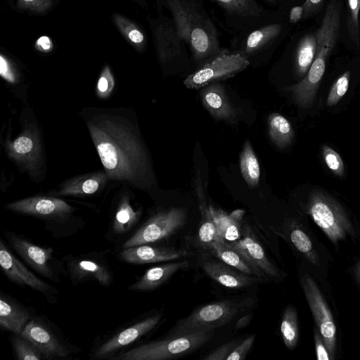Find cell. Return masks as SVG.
<instances>
[{"instance_id": "bcb514c9", "label": "cell", "mask_w": 360, "mask_h": 360, "mask_svg": "<svg viewBox=\"0 0 360 360\" xmlns=\"http://www.w3.org/2000/svg\"><path fill=\"white\" fill-rule=\"evenodd\" d=\"M315 345L317 359L319 360H328L330 359L328 356L329 353L326 350V348L322 342V339L316 331L315 332Z\"/></svg>"}, {"instance_id": "7a4b0ae2", "label": "cell", "mask_w": 360, "mask_h": 360, "mask_svg": "<svg viewBox=\"0 0 360 360\" xmlns=\"http://www.w3.org/2000/svg\"><path fill=\"white\" fill-rule=\"evenodd\" d=\"M175 29L191 51L198 67L226 52L219 46L217 30L211 19L193 0H166Z\"/></svg>"}, {"instance_id": "f1b7e54d", "label": "cell", "mask_w": 360, "mask_h": 360, "mask_svg": "<svg viewBox=\"0 0 360 360\" xmlns=\"http://www.w3.org/2000/svg\"><path fill=\"white\" fill-rule=\"evenodd\" d=\"M114 25L125 40L137 51L142 52L147 43L142 29L134 21L117 13L112 14Z\"/></svg>"}, {"instance_id": "3957f363", "label": "cell", "mask_w": 360, "mask_h": 360, "mask_svg": "<svg viewBox=\"0 0 360 360\" xmlns=\"http://www.w3.org/2000/svg\"><path fill=\"white\" fill-rule=\"evenodd\" d=\"M215 329H205L181 335H169L119 354L115 360H167L188 354L207 343Z\"/></svg>"}, {"instance_id": "603a6c76", "label": "cell", "mask_w": 360, "mask_h": 360, "mask_svg": "<svg viewBox=\"0 0 360 360\" xmlns=\"http://www.w3.org/2000/svg\"><path fill=\"white\" fill-rule=\"evenodd\" d=\"M210 207L217 224L219 238L226 243L238 240L241 237L244 211L237 210L227 214L211 205Z\"/></svg>"}, {"instance_id": "4dcf8cb0", "label": "cell", "mask_w": 360, "mask_h": 360, "mask_svg": "<svg viewBox=\"0 0 360 360\" xmlns=\"http://www.w3.org/2000/svg\"><path fill=\"white\" fill-rule=\"evenodd\" d=\"M240 169L243 179L250 188H255L260 180V166L250 141L247 140L240 155Z\"/></svg>"}, {"instance_id": "e575fe53", "label": "cell", "mask_w": 360, "mask_h": 360, "mask_svg": "<svg viewBox=\"0 0 360 360\" xmlns=\"http://www.w3.org/2000/svg\"><path fill=\"white\" fill-rule=\"evenodd\" d=\"M360 0H347L346 27L350 39L357 46H360Z\"/></svg>"}, {"instance_id": "7c38bea8", "label": "cell", "mask_w": 360, "mask_h": 360, "mask_svg": "<svg viewBox=\"0 0 360 360\" xmlns=\"http://www.w3.org/2000/svg\"><path fill=\"white\" fill-rule=\"evenodd\" d=\"M160 313L147 316L128 326L103 342L95 350L94 356L100 359H110L120 350L140 340L153 330L161 321Z\"/></svg>"}, {"instance_id": "f6af8a7d", "label": "cell", "mask_w": 360, "mask_h": 360, "mask_svg": "<svg viewBox=\"0 0 360 360\" xmlns=\"http://www.w3.org/2000/svg\"><path fill=\"white\" fill-rule=\"evenodd\" d=\"M34 48L39 52L47 53L53 50V44L49 37L41 36L36 41Z\"/></svg>"}, {"instance_id": "30bf717a", "label": "cell", "mask_w": 360, "mask_h": 360, "mask_svg": "<svg viewBox=\"0 0 360 360\" xmlns=\"http://www.w3.org/2000/svg\"><path fill=\"white\" fill-rule=\"evenodd\" d=\"M0 265L5 276L13 283L29 287L43 294L51 302L56 300L58 290L29 270L0 239Z\"/></svg>"}, {"instance_id": "74e56055", "label": "cell", "mask_w": 360, "mask_h": 360, "mask_svg": "<svg viewBox=\"0 0 360 360\" xmlns=\"http://www.w3.org/2000/svg\"><path fill=\"white\" fill-rule=\"evenodd\" d=\"M322 155L325 163L337 176L342 177L345 173V166L340 155L328 146H322Z\"/></svg>"}, {"instance_id": "7bdbcfd3", "label": "cell", "mask_w": 360, "mask_h": 360, "mask_svg": "<svg viewBox=\"0 0 360 360\" xmlns=\"http://www.w3.org/2000/svg\"><path fill=\"white\" fill-rule=\"evenodd\" d=\"M238 340H233L224 343L204 358L205 360H226L227 357L238 342Z\"/></svg>"}, {"instance_id": "5bb4252c", "label": "cell", "mask_w": 360, "mask_h": 360, "mask_svg": "<svg viewBox=\"0 0 360 360\" xmlns=\"http://www.w3.org/2000/svg\"><path fill=\"white\" fill-rule=\"evenodd\" d=\"M5 207L18 213L56 221L67 219L73 211V208L61 199L41 196L15 201Z\"/></svg>"}, {"instance_id": "836d02e7", "label": "cell", "mask_w": 360, "mask_h": 360, "mask_svg": "<svg viewBox=\"0 0 360 360\" xmlns=\"http://www.w3.org/2000/svg\"><path fill=\"white\" fill-rule=\"evenodd\" d=\"M281 30V25L271 24L251 32L246 40V52L252 53L259 50L265 44L277 37Z\"/></svg>"}, {"instance_id": "cb8c5ba5", "label": "cell", "mask_w": 360, "mask_h": 360, "mask_svg": "<svg viewBox=\"0 0 360 360\" xmlns=\"http://www.w3.org/2000/svg\"><path fill=\"white\" fill-rule=\"evenodd\" d=\"M7 150L15 160L33 167L39 160V146L37 138L26 131L14 141L7 143Z\"/></svg>"}, {"instance_id": "d590c367", "label": "cell", "mask_w": 360, "mask_h": 360, "mask_svg": "<svg viewBox=\"0 0 360 360\" xmlns=\"http://www.w3.org/2000/svg\"><path fill=\"white\" fill-rule=\"evenodd\" d=\"M12 343L18 360H40L44 359L37 347L21 335H15Z\"/></svg>"}, {"instance_id": "ffe728a7", "label": "cell", "mask_w": 360, "mask_h": 360, "mask_svg": "<svg viewBox=\"0 0 360 360\" xmlns=\"http://www.w3.org/2000/svg\"><path fill=\"white\" fill-rule=\"evenodd\" d=\"M150 24L159 61L166 64L180 54L182 39L174 25L162 20H152Z\"/></svg>"}, {"instance_id": "4316f807", "label": "cell", "mask_w": 360, "mask_h": 360, "mask_svg": "<svg viewBox=\"0 0 360 360\" xmlns=\"http://www.w3.org/2000/svg\"><path fill=\"white\" fill-rule=\"evenodd\" d=\"M141 211L136 210L127 196H124L118 204L111 223L113 236H122L132 231L141 217Z\"/></svg>"}, {"instance_id": "7402d4cb", "label": "cell", "mask_w": 360, "mask_h": 360, "mask_svg": "<svg viewBox=\"0 0 360 360\" xmlns=\"http://www.w3.org/2000/svg\"><path fill=\"white\" fill-rule=\"evenodd\" d=\"M31 319L29 311L23 305L1 292L0 326L2 328L15 335H20Z\"/></svg>"}, {"instance_id": "816d5d0a", "label": "cell", "mask_w": 360, "mask_h": 360, "mask_svg": "<svg viewBox=\"0 0 360 360\" xmlns=\"http://www.w3.org/2000/svg\"><path fill=\"white\" fill-rule=\"evenodd\" d=\"M357 273H358V276H359V277L360 278V266H359V267L358 268Z\"/></svg>"}, {"instance_id": "9a60e30c", "label": "cell", "mask_w": 360, "mask_h": 360, "mask_svg": "<svg viewBox=\"0 0 360 360\" xmlns=\"http://www.w3.org/2000/svg\"><path fill=\"white\" fill-rule=\"evenodd\" d=\"M32 342L45 359L63 358L70 354L68 348L43 320L32 319L20 334Z\"/></svg>"}, {"instance_id": "5b68a950", "label": "cell", "mask_w": 360, "mask_h": 360, "mask_svg": "<svg viewBox=\"0 0 360 360\" xmlns=\"http://www.w3.org/2000/svg\"><path fill=\"white\" fill-rule=\"evenodd\" d=\"M307 212L333 243L343 239L351 225L340 205L330 195L319 189L309 196Z\"/></svg>"}, {"instance_id": "2e32d148", "label": "cell", "mask_w": 360, "mask_h": 360, "mask_svg": "<svg viewBox=\"0 0 360 360\" xmlns=\"http://www.w3.org/2000/svg\"><path fill=\"white\" fill-rule=\"evenodd\" d=\"M198 264L210 278L220 285L233 289H242L261 281L256 276L244 274L208 254L202 253Z\"/></svg>"}, {"instance_id": "f35d334b", "label": "cell", "mask_w": 360, "mask_h": 360, "mask_svg": "<svg viewBox=\"0 0 360 360\" xmlns=\"http://www.w3.org/2000/svg\"><path fill=\"white\" fill-rule=\"evenodd\" d=\"M115 86V80L111 70L105 65L100 75L96 86L97 95L101 98L108 97Z\"/></svg>"}, {"instance_id": "484cf974", "label": "cell", "mask_w": 360, "mask_h": 360, "mask_svg": "<svg viewBox=\"0 0 360 360\" xmlns=\"http://www.w3.org/2000/svg\"><path fill=\"white\" fill-rule=\"evenodd\" d=\"M208 255L220 259L244 274L254 276L259 278L257 271L245 258L239 252L219 238L213 243Z\"/></svg>"}, {"instance_id": "d6a6232c", "label": "cell", "mask_w": 360, "mask_h": 360, "mask_svg": "<svg viewBox=\"0 0 360 360\" xmlns=\"http://www.w3.org/2000/svg\"><path fill=\"white\" fill-rule=\"evenodd\" d=\"M229 13L243 17H260L263 9L254 0H212Z\"/></svg>"}, {"instance_id": "c3c4849f", "label": "cell", "mask_w": 360, "mask_h": 360, "mask_svg": "<svg viewBox=\"0 0 360 360\" xmlns=\"http://www.w3.org/2000/svg\"><path fill=\"white\" fill-rule=\"evenodd\" d=\"M304 13V8L302 6H297L291 8L290 12V22L291 23H295L300 20Z\"/></svg>"}, {"instance_id": "8fae6325", "label": "cell", "mask_w": 360, "mask_h": 360, "mask_svg": "<svg viewBox=\"0 0 360 360\" xmlns=\"http://www.w3.org/2000/svg\"><path fill=\"white\" fill-rule=\"evenodd\" d=\"M301 283L322 339L332 356L336 344V327L332 314L313 279L306 274L302 276Z\"/></svg>"}, {"instance_id": "60d3db41", "label": "cell", "mask_w": 360, "mask_h": 360, "mask_svg": "<svg viewBox=\"0 0 360 360\" xmlns=\"http://www.w3.org/2000/svg\"><path fill=\"white\" fill-rule=\"evenodd\" d=\"M290 238L293 245L301 252L308 255L311 252L312 244L309 236L301 229L291 230Z\"/></svg>"}, {"instance_id": "277c9868", "label": "cell", "mask_w": 360, "mask_h": 360, "mask_svg": "<svg viewBox=\"0 0 360 360\" xmlns=\"http://www.w3.org/2000/svg\"><path fill=\"white\" fill-rule=\"evenodd\" d=\"M252 304L250 299H231L204 304L180 319L169 335H176L205 329H216L229 323Z\"/></svg>"}, {"instance_id": "8992f818", "label": "cell", "mask_w": 360, "mask_h": 360, "mask_svg": "<svg viewBox=\"0 0 360 360\" xmlns=\"http://www.w3.org/2000/svg\"><path fill=\"white\" fill-rule=\"evenodd\" d=\"M187 210L184 207H172L160 210L150 216L123 244V249L152 244L169 238L185 224Z\"/></svg>"}, {"instance_id": "f907efd6", "label": "cell", "mask_w": 360, "mask_h": 360, "mask_svg": "<svg viewBox=\"0 0 360 360\" xmlns=\"http://www.w3.org/2000/svg\"><path fill=\"white\" fill-rule=\"evenodd\" d=\"M141 6H146V3L145 0H132Z\"/></svg>"}, {"instance_id": "b9f144b4", "label": "cell", "mask_w": 360, "mask_h": 360, "mask_svg": "<svg viewBox=\"0 0 360 360\" xmlns=\"http://www.w3.org/2000/svg\"><path fill=\"white\" fill-rule=\"evenodd\" d=\"M255 340V335L252 334L244 340H240L231 351L226 360H243L252 348Z\"/></svg>"}, {"instance_id": "f546056e", "label": "cell", "mask_w": 360, "mask_h": 360, "mask_svg": "<svg viewBox=\"0 0 360 360\" xmlns=\"http://www.w3.org/2000/svg\"><path fill=\"white\" fill-rule=\"evenodd\" d=\"M317 48L316 34H307L300 41L295 53V72L298 77H304L315 58Z\"/></svg>"}, {"instance_id": "6da1fadb", "label": "cell", "mask_w": 360, "mask_h": 360, "mask_svg": "<svg viewBox=\"0 0 360 360\" xmlns=\"http://www.w3.org/2000/svg\"><path fill=\"white\" fill-rule=\"evenodd\" d=\"M87 125L108 178L141 188L153 182L147 150L134 126L112 115L96 116Z\"/></svg>"}, {"instance_id": "ee69618b", "label": "cell", "mask_w": 360, "mask_h": 360, "mask_svg": "<svg viewBox=\"0 0 360 360\" xmlns=\"http://www.w3.org/2000/svg\"><path fill=\"white\" fill-rule=\"evenodd\" d=\"M0 75L10 83H14L16 81V71L13 63L2 53L0 55Z\"/></svg>"}, {"instance_id": "ac0fdd59", "label": "cell", "mask_w": 360, "mask_h": 360, "mask_svg": "<svg viewBox=\"0 0 360 360\" xmlns=\"http://www.w3.org/2000/svg\"><path fill=\"white\" fill-rule=\"evenodd\" d=\"M190 255L186 249L143 244L124 249L120 257L129 264H147L179 259Z\"/></svg>"}, {"instance_id": "d4e9b609", "label": "cell", "mask_w": 360, "mask_h": 360, "mask_svg": "<svg viewBox=\"0 0 360 360\" xmlns=\"http://www.w3.org/2000/svg\"><path fill=\"white\" fill-rule=\"evenodd\" d=\"M108 178L105 172L80 176L65 183L58 193L61 195H91L101 188Z\"/></svg>"}, {"instance_id": "7dc6e473", "label": "cell", "mask_w": 360, "mask_h": 360, "mask_svg": "<svg viewBox=\"0 0 360 360\" xmlns=\"http://www.w3.org/2000/svg\"><path fill=\"white\" fill-rule=\"evenodd\" d=\"M323 0H306L302 7L304 8L303 15L304 17L312 14L322 3Z\"/></svg>"}, {"instance_id": "f5cc1de1", "label": "cell", "mask_w": 360, "mask_h": 360, "mask_svg": "<svg viewBox=\"0 0 360 360\" xmlns=\"http://www.w3.org/2000/svg\"><path fill=\"white\" fill-rule=\"evenodd\" d=\"M268 1H274V0H268Z\"/></svg>"}, {"instance_id": "d6986e66", "label": "cell", "mask_w": 360, "mask_h": 360, "mask_svg": "<svg viewBox=\"0 0 360 360\" xmlns=\"http://www.w3.org/2000/svg\"><path fill=\"white\" fill-rule=\"evenodd\" d=\"M195 188L199 203L201 219L195 238V245L204 254H208L213 243L217 240V224L212 214L210 205L207 204L205 192L199 171L195 179Z\"/></svg>"}, {"instance_id": "ba28073f", "label": "cell", "mask_w": 360, "mask_h": 360, "mask_svg": "<svg viewBox=\"0 0 360 360\" xmlns=\"http://www.w3.org/2000/svg\"><path fill=\"white\" fill-rule=\"evenodd\" d=\"M5 236L16 253L34 271L54 282H59L60 274L65 273L60 261L56 259L51 248H45L13 232L5 231Z\"/></svg>"}, {"instance_id": "681fc988", "label": "cell", "mask_w": 360, "mask_h": 360, "mask_svg": "<svg viewBox=\"0 0 360 360\" xmlns=\"http://www.w3.org/2000/svg\"><path fill=\"white\" fill-rule=\"evenodd\" d=\"M252 315V314H245L240 318L235 326L236 330H240L247 327L250 323L251 322Z\"/></svg>"}, {"instance_id": "44dd1931", "label": "cell", "mask_w": 360, "mask_h": 360, "mask_svg": "<svg viewBox=\"0 0 360 360\" xmlns=\"http://www.w3.org/2000/svg\"><path fill=\"white\" fill-rule=\"evenodd\" d=\"M189 266L187 260L167 262L148 269L139 280L127 288L134 291H150L165 283L176 272Z\"/></svg>"}, {"instance_id": "e0dca14e", "label": "cell", "mask_w": 360, "mask_h": 360, "mask_svg": "<svg viewBox=\"0 0 360 360\" xmlns=\"http://www.w3.org/2000/svg\"><path fill=\"white\" fill-rule=\"evenodd\" d=\"M199 94L202 105L214 120L231 124L238 122V112L221 83L217 82L203 86Z\"/></svg>"}, {"instance_id": "8d00e7d4", "label": "cell", "mask_w": 360, "mask_h": 360, "mask_svg": "<svg viewBox=\"0 0 360 360\" xmlns=\"http://www.w3.org/2000/svg\"><path fill=\"white\" fill-rule=\"evenodd\" d=\"M349 79L350 72L346 71L335 81L327 97L326 105L328 107H332L338 104L345 95L349 89Z\"/></svg>"}, {"instance_id": "ab89813d", "label": "cell", "mask_w": 360, "mask_h": 360, "mask_svg": "<svg viewBox=\"0 0 360 360\" xmlns=\"http://www.w3.org/2000/svg\"><path fill=\"white\" fill-rule=\"evenodd\" d=\"M18 9L42 14L49 11L54 0H15Z\"/></svg>"}, {"instance_id": "1f68e13d", "label": "cell", "mask_w": 360, "mask_h": 360, "mask_svg": "<svg viewBox=\"0 0 360 360\" xmlns=\"http://www.w3.org/2000/svg\"><path fill=\"white\" fill-rule=\"evenodd\" d=\"M281 333L285 346L292 349L299 338L297 316L295 309L292 306L285 308L281 319Z\"/></svg>"}, {"instance_id": "4fadbf2b", "label": "cell", "mask_w": 360, "mask_h": 360, "mask_svg": "<svg viewBox=\"0 0 360 360\" xmlns=\"http://www.w3.org/2000/svg\"><path fill=\"white\" fill-rule=\"evenodd\" d=\"M65 259L68 274L72 284L93 281L108 287L113 281L112 274L107 262L93 254L68 256Z\"/></svg>"}, {"instance_id": "83f0119b", "label": "cell", "mask_w": 360, "mask_h": 360, "mask_svg": "<svg viewBox=\"0 0 360 360\" xmlns=\"http://www.w3.org/2000/svg\"><path fill=\"white\" fill-rule=\"evenodd\" d=\"M268 133L272 143L278 148L283 149L293 141V128L283 115L278 112L271 113L267 120Z\"/></svg>"}, {"instance_id": "52a82bcc", "label": "cell", "mask_w": 360, "mask_h": 360, "mask_svg": "<svg viewBox=\"0 0 360 360\" xmlns=\"http://www.w3.org/2000/svg\"><path fill=\"white\" fill-rule=\"evenodd\" d=\"M250 62L242 53H222L212 58L188 75L184 86L200 89L211 83L232 77L248 67Z\"/></svg>"}, {"instance_id": "9c48e42d", "label": "cell", "mask_w": 360, "mask_h": 360, "mask_svg": "<svg viewBox=\"0 0 360 360\" xmlns=\"http://www.w3.org/2000/svg\"><path fill=\"white\" fill-rule=\"evenodd\" d=\"M227 243L245 258L257 271L261 281H268L280 276L278 269L267 256L248 224L243 225L241 237L238 240Z\"/></svg>"}]
</instances>
